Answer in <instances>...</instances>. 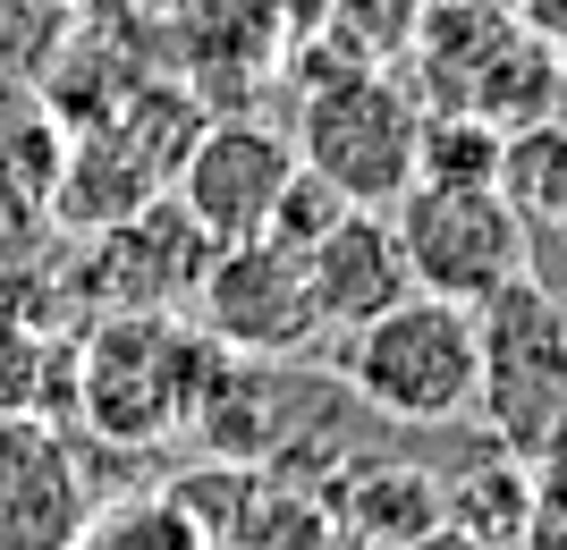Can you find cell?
I'll return each instance as SVG.
<instances>
[{"label":"cell","mask_w":567,"mask_h":550,"mask_svg":"<svg viewBox=\"0 0 567 550\" xmlns=\"http://www.w3.org/2000/svg\"><path fill=\"white\" fill-rule=\"evenodd\" d=\"M69 550H204V526L178 508V491H127V500H94Z\"/></svg>","instance_id":"cell-16"},{"label":"cell","mask_w":567,"mask_h":550,"mask_svg":"<svg viewBox=\"0 0 567 550\" xmlns=\"http://www.w3.org/2000/svg\"><path fill=\"white\" fill-rule=\"evenodd\" d=\"M406 60H415L406 85L424 94V111H474L492 127L550 120L567 94V60L508 0H424Z\"/></svg>","instance_id":"cell-1"},{"label":"cell","mask_w":567,"mask_h":550,"mask_svg":"<svg viewBox=\"0 0 567 550\" xmlns=\"http://www.w3.org/2000/svg\"><path fill=\"white\" fill-rule=\"evenodd\" d=\"M297 169H306L297 162V136H280V127H262V120H213L187 144V162L169 169V195L220 246H237V238H271Z\"/></svg>","instance_id":"cell-8"},{"label":"cell","mask_w":567,"mask_h":550,"mask_svg":"<svg viewBox=\"0 0 567 550\" xmlns=\"http://www.w3.org/2000/svg\"><path fill=\"white\" fill-rule=\"evenodd\" d=\"M306 280H313V313H322V331H339V339H348L355 322L390 313L406 288H415L406 246H399V220L348 204V212L306 246Z\"/></svg>","instance_id":"cell-12"},{"label":"cell","mask_w":567,"mask_h":550,"mask_svg":"<svg viewBox=\"0 0 567 550\" xmlns=\"http://www.w3.org/2000/svg\"><path fill=\"white\" fill-rule=\"evenodd\" d=\"M94 517L85 457L43 407H0V550H69Z\"/></svg>","instance_id":"cell-11"},{"label":"cell","mask_w":567,"mask_h":550,"mask_svg":"<svg viewBox=\"0 0 567 550\" xmlns=\"http://www.w3.org/2000/svg\"><path fill=\"white\" fill-rule=\"evenodd\" d=\"M322 500H331L339 550H406L450 517L441 475L406 466V457H348V466L322 482Z\"/></svg>","instance_id":"cell-13"},{"label":"cell","mask_w":567,"mask_h":550,"mask_svg":"<svg viewBox=\"0 0 567 550\" xmlns=\"http://www.w3.org/2000/svg\"><path fill=\"white\" fill-rule=\"evenodd\" d=\"M406 550H499V542H483V533H466V526H450V517H441L424 542H406Z\"/></svg>","instance_id":"cell-20"},{"label":"cell","mask_w":567,"mask_h":550,"mask_svg":"<svg viewBox=\"0 0 567 550\" xmlns=\"http://www.w3.org/2000/svg\"><path fill=\"white\" fill-rule=\"evenodd\" d=\"M474 331H483V390H474L483 432L517 457L543 449L567 424V305L525 271L474 305Z\"/></svg>","instance_id":"cell-5"},{"label":"cell","mask_w":567,"mask_h":550,"mask_svg":"<svg viewBox=\"0 0 567 550\" xmlns=\"http://www.w3.org/2000/svg\"><path fill=\"white\" fill-rule=\"evenodd\" d=\"M508 9H517V18L534 25V34H543L559 60H567V0H508Z\"/></svg>","instance_id":"cell-19"},{"label":"cell","mask_w":567,"mask_h":550,"mask_svg":"<svg viewBox=\"0 0 567 550\" xmlns=\"http://www.w3.org/2000/svg\"><path fill=\"white\" fill-rule=\"evenodd\" d=\"M415 144H424V94L381 60L322 69V85L297 111V162L364 212H390L415 187Z\"/></svg>","instance_id":"cell-4"},{"label":"cell","mask_w":567,"mask_h":550,"mask_svg":"<svg viewBox=\"0 0 567 550\" xmlns=\"http://www.w3.org/2000/svg\"><path fill=\"white\" fill-rule=\"evenodd\" d=\"M220 364V339L178 313H102L76 356V415L111 449H162L195 424V398Z\"/></svg>","instance_id":"cell-2"},{"label":"cell","mask_w":567,"mask_h":550,"mask_svg":"<svg viewBox=\"0 0 567 550\" xmlns=\"http://www.w3.org/2000/svg\"><path fill=\"white\" fill-rule=\"evenodd\" d=\"M499 144H508V127L474 120V111H424L415 178H432V187H499Z\"/></svg>","instance_id":"cell-17"},{"label":"cell","mask_w":567,"mask_h":550,"mask_svg":"<svg viewBox=\"0 0 567 550\" xmlns=\"http://www.w3.org/2000/svg\"><path fill=\"white\" fill-rule=\"evenodd\" d=\"M213 246L220 238L162 187L153 204H136L127 220H111V229L94 238V255H85V288H94L102 313H178V305H195Z\"/></svg>","instance_id":"cell-9"},{"label":"cell","mask_w":567,"mask_h":550,"mask_svg":"<svg viewBox=\"0 0 567 550\" xmlns=\"http://www.w3.org/2000/svg\"><path fill=\"white\" fill-rule=\"evenodd\" d=\"M178 508L204 526V550H339L331 500L313 482L262 475L255 457H213L169 482Z\"/></svg>","instance_id":"cell-10"},{"label":"cell","mask_w":567,"mask_h":550,"mask_svg":"<svg viewBox=\"0 0 567 550\" xmlns=\"http://www.w3.org/2000/svg\"><path fill=\"white\" fill-rule=\"evenodd\" d=\"M525 482H534V517H567V424L543 449H525Z\"/></svg>","instance_id":"cell-18"},{"label":"cell","mask_w":567,"mask_h":550,"mask_svg":"<svg viewBox=\"0 0 567 550\" xmlns=\"http://www.w3.org/2000/svg\"><path fill=\"white\" fill-rule=\"evenodd\" d=\"M499 195L525 212V229H567V120H525L499 144Z\"/></svg>","instance_id":"cell-15"},{"label":"cell","mask_w":567,"mask_h":550,"mask_svg":"<svg viewBox=\"0 0 567 550\" xmlns=\"http://www.w3.org/2000/svg\"><path fill=\"white\" fill-rule=\"evenodd\" d=\"M195 322H204V339H220V347L246 356V364H280V356H297V347H313L322 313H313L306 255L280 246V238L213 246L204 288H195Z\"/></svg>","instance_id":"cell-7"},{"label":"cell","mask_w":567,"mask_h":550,"mask_svg":"<svg viewBox=\"0 0 567 550\" xmlns=\"http://www.w3.org/2000/svg\"><path fill=\"white\" fill-rule=\"evenodd\" d=\"M441 500H450V526L483 533V542H499V550H517L525 526H534V482H525V457L499 449V440H492V457H474V466H457V475L441 482Z\"/></svg>","instance_id":"cell-14"},{"label":"cell","mask_w":567,"mask_h":550,"mask_svg":"<svg viewBox=\"0 0 567 550\" xmlns=\"http://www.w3.org/2000/svg\"><path fill=\"white\" fill-rule=\"evenodd\" d=\"M390 220H399L415 288H432V297L483 305V297H499L508 280L534 271V229L499 187H432V178H415L390 204Z\"/></svg>","instance_id":"cell-6"},{"label":"cell","mask_w":567,"mask_h":550,"mask_svg":"<svg viewBox=\"0 0 567 550\" xmlns=\"http://www.w3.org/2000/svg\"><path fill=\"white\" fill-rule=\"evenodd\" d=\"M339 373L390 424H457V415H474V390H483L474 305L406 288L390 313H373L339 339Z\"/></svg>","instance_id":"cell-3"},{"label":"cell","mask_w":567,"mask_h":550,"mask_svg":"<svg viewBox=\"0 0 567 550\" xmlns=\"http://www.w3.org/2000/svg\"><path fill=\"white\" fill-rule=\"evenodd\" d=\"M517 550H567V517H534Z\"/></svg>","instance_id":"cell-21"}]
</instances>
